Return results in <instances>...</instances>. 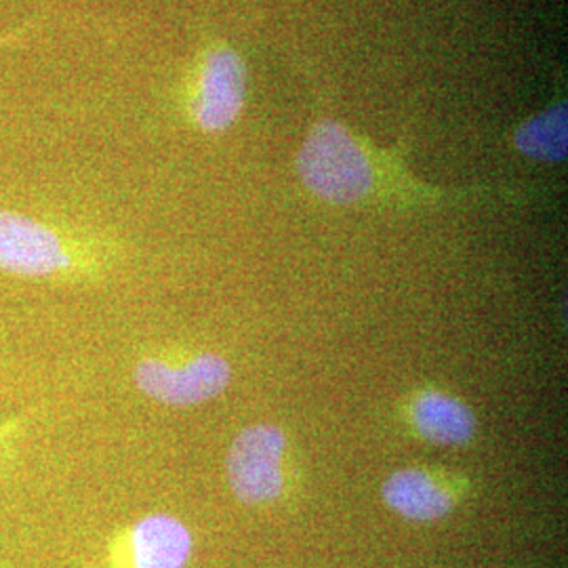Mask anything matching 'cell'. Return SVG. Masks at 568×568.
<instances>
[{
	"instance_id": "6da1fadb",
	"label": "cell",
	"mask_w": 568,
	"mask_h": 568,
	"mask_svg": "<svg viewBox=\"0 0 568 568\" xmlns=\"http://www.w3.org/2000/svg\"><path fill=\"white\" fill-rule=\"evenodd\" d=\"M297 175L321 201L342 206L427 203L440 192L417 182L403 161L342 122H316L297 152Z\"/></svg>"
},
{
	"instance_id": "7a4b0ae2",
	"label": "cell",
	"mask_w": 568,
	"mask_h": 568,
	"mask_svg": "<svg viewBox=\"0 0 568 568\" xmlns=\"http://www.w3.org/2000/svg\"><path fill=\"white\" fill-rule=\"evenodd\" d=\"M116 262L102 236L0 209V274L53 284L98 283Z\"/></svg>"
},
{
	"instance_id": "3957f363",
	"label": "cell",
	"mask_w": 568,
	"mask_h": 568,
	"mask_svg": "<svg viewBox=\"0 0 568 568\" xmlns=\"http://www.w3.org/2000/svg\"><path fill=\"white\" fill-rule=\"evenodd\" d=\"M248 89L244 58L227 42H211L196 55L183 84L182 105L203 133H224L243 114Z\"/></svg>"
},
{
	"instance_id": "277c9868",
	"label": "cell",
	"mask_w": 568,
	"mask_h": 568,
	"mask_svg": "<svg viewBox=\"0 0 568 568\" xmlns=\"http://www.w3.org/2000/svg\"><path fill=\"white\" fill-rule=\"evenodd\" d=\"M131 377L145 398L171 408H190L222 396L232 382V366L217 352L163 349L142 356Z\"/></svg>"
},
{
	"instance_id": "5b68a950",
	"label": "cell",
	"mask_w": 568,
	"mask_h": 568,
	"mask_svg": "<svg viewBox=\"0 0 568 568\" xmlns=\"http://www.w3.org/2000/svg\"><path fill=\"white\" fill-rule=\"evenodd\" d=\"M288 438L276 424H253L234 438L225 457L232 493L246 506H265L283 497L286 488Z\"/></svg>"
},
{
	"instance_id": "8992f818",
	"label": "cell",
	"mask_w": 568,
	"mask_h": 568,
	"mask_svg": "<svg viewBox=\"0 0 568 568\" xmlns=\"http://www.w3.org/2000/svg\"><path fill=\"white\" fill-rule=\"evenodd\" d=\"M194 554V535L173 514L154 511L119 532L108 546L110 568H185Z\"/></svg>"
},
{
	"instance_id": "52a82bcc",
	"label": "cell",
	"mask_w": 568,
	"mask_h": 568,
	"mask_svg": "<svg viewBox=\"0 0 568 568\" xmlns=\"http://www.w3.org/2000/svg\"><path fill=\"white\" fill-rule=\"evenodd\" d=\"M459 480L429 467H403L382 485V499L394 514L410 523L443 520L457 508Z\"/></svg>"
},
{
	"instance_id": "ba28073f",
	"label": "cell",
	"mask_w": 568,
	"mask_h": 568,
	"mask_svg": "<svg viewBox=\"0 0 568 568\" xmlns=\"http://www.w3.org/2000/svg\"><path fill=\"white\" fill-rule=\"evenodd\" d=\"M408 424L419 438L438 447L466 445L476 434L471 408L445 389H422L408 403Z\"/></svg>"
},
{
	"instance_id": "9c48e42d",
	"label": "cell",
	"mask_w": 568,
	"mask_h": 568,
	"mask_svg": "<svg viewBox=\"0 0 568 568\" xmlns=\"http://www.w3.org/2000/svg\"><path fill=\"white\" fill-rule=\"evenodd\" d=\"M567 102L556 100L546 110L528 116L514 129V148L539 163H562L567 159Z\"/></svg>"
},
{
	"instance_id": "30bf717a",
	"label": "cell",
	"mask_w": 568,
	"mask_h": 568,
	"mask_svg": "<svg viewBox=\"0 0 568 568\" xmlns=\"http://www.w3.org/2000/svg\"><path fill=\"white\" fill-rule=\"evenodd\" d=\"M34 422H37L34 410L0 419V480L13 471L20 457L21 445Z\"/></svg>"
},
{
	"instance_id": "8fae6325",
	"label": "cell",
	"mask_w": 568,
	"mask_h": 568,
	"mask_svg": "<svg viewBox=\"0 0 568 568\" xmlns=\"http://www.w3.org/2000/svg\"><path fill=\"white\" fill-rule=\"evenodd\" d=\"M26 32V28H21L18 32H13V34H7V37H0V47H4V44H11V42L20 41L21 34Z\"/></svg>"
}]
</instances>
